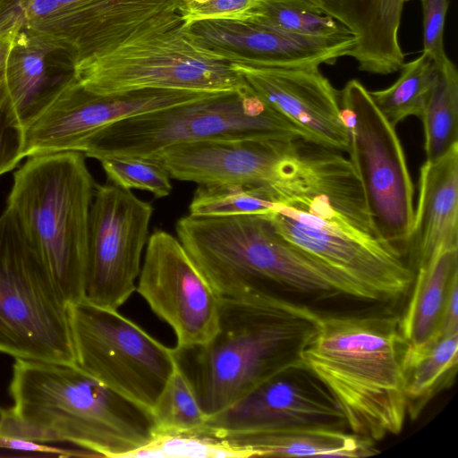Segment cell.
<instances>
[{
	"label": "cell",
	"mask_w": 458,
	"mask_h": 458,
	"mask_svg": "<svg viewBox=\"0 0 458 458\" xmlns=\"http://www.w3.org/2000/svg\"><path fill=\"white\" fill-rule=\"evenodd\" d=\"M0 352L75 364L67 302L7 207L0 216Z\"/></svg>",
	"instance_id": "obj_9"
},
{
	"label": "cell",
	"mask_w": 458,
	"mask_h": 458,
	"mask_svg": "<svg viewBox=\"0 0 458 458\" xmlns=\"http://www.w3.org/2000/svg\"><path fill=\"white\" fill-rule=\"evenodd\" d=\"M356 38L353 57L359 70L390 74L400 70L404 55L399 42L404 0H311Z\"/></svg>",
	"instance_id": "obj_21"
},
{
	"label": "cell",
	"mask_w": 458,
	"mask_h": 458,
	"mask_svg": "<svg viewBox=\"0 0 458 458\" xmlns=\"http://www.w3.org/2000/svg\"><path fill=\"white\" fill-rule=\"evenodd\" d=\"M98 161L108 180L122 188L147 191L157 198L166 197L172 191L167 170L153 159L115 156Z\"/></svg>",
	"instance_id": "obj_32"
},
{
	"label": "cell",
	"mask_w": 458,
	"mask_h": 458,
	"mask_svg": "<svg viewBox=\"0 0 458 458\" xmlns=\"http://www.w3.org/2000/svg\"><path fill=\"white\" fill-rule=\"evenodd\" d=\"M221 439L250 457H367L378 453L374 442L346 430L293 426L228 436Z\"/></svg>",
	"instance_id": "obj_23"
},
{
	"label": "cell",
	"mask_w": 458,
	"mask_h": 458,
	"mask_svg": "<svg viewBox=\"0 0 458 458\" xmlns=\"http://www.w3.org/2000/svg\"><path fill=\"white\" fill-rule=\"evenodd\" d=\"M244 449L197 433L157 435L125 458H249Z\"/></svg>",
	"instance_id": "obj_31"
},
{
	"label": "cell",
	"mask_w": 458,
	"mask_h": 458,
	"mask_svg": "<svg viewBox=\"0 0 458 458\" xmlns=\"http://www.w3.org/2000/svg\"><path fill=\"white\" fill-rule=\"evenodd\" d=\"M8 415V410H5L0 406V432L3 428V425L5 421V419Z\"/></svg>",
	"instance_id": "obj_39"
},
{
	"label": "cell",
	"mask_w": 458,
	"mask_h": 458,
	"mask_svg": "<svg viewBox=\"0 0 458 458\" xmlns=\"http://www.w3.org/2000/svg\"><path fill=\"white\" fill-rule=\"evenodd\" d=\"M11 413L29 440L67 442L95 457L125 458L154 437L152 413L75 364L15 359Z\"/></svg>",
	"instance_id": "obj_4"
},
{
	"label": "cell",
	"mask_w": 458,
	"mask_h": 458,
	"mask_svg": "<svg viewBox=\"0 0 458 458\" xmlns=\"http://www.w3.org/2000/svg\"><path fill=\"white\" fill-rule=\"evenodd\" d=\"M404 1L406 2V1H410V0H404Z\"/></svg>",
	"instance_id": "obj_40"
},
{
	"label": "cell",
	"mask_w": 458,
	"mask_h": 458,
	"mask_svg": "<svg viewBox=\"0 0 458 458\" xmlns=\"http://www.w3.org/2000/svg\"><path fill=\"white\" fill-rule=\"evenodd\" d=\"M274 205L269 186L218 182L199 184L189 210L191 216H228L266 214Z\"/></svg>",
	"instance_id": "obj_28"
},
{
	"label": "cell",
	"mask_w": 458,
	"mask_h": 458,
	"mask_svg": "<svg viewBox=\"0 0 458 458\" xmlns=\"http://www.w3.org/2000/svg\"><path fill=\"white\" fill-rule=\"evenodd\" d=\"M457 367L458 331L438 334L418 348L407 346L403 382L411 420H416L436 394L452 386Z\"/></svg>",
	"instance_id": "obj_25"
},
{
	"label": "cell",
	"mask_w": 458,
	"mask_h": 458,
	"mask_svg": "<svg viewBox=\"0 0 458 458\" xmlns=\"http://www.w3.org/2000/svg\"><path fill=\"white\" fill-rule=\"evenodd\" d=\"M253 20L284 31L310 37L327 38L352 33L311 0H260Z\"/></svg>",
	"instance_id": "obj_29"
},
{
	"label": "cell",
	"mask_w": 458,
	"mask_h": 458,
	"mask_svg": "<svg viewBox=\"0 0 458 458\" xmlns=\"http://www.w3.org/2000/svg\"><path fill=\"white\" fill-rule=\"evenodd\" d=\"M21 29V25L0 24V83L4 80L7 55L15 34Z\"/></svg>",
	"instance_id": "obj_37"
},
{
	"label": "cell",
	"mask_w": 458,
	"mask_h": 458,
	"mask_svg": "<svg viewBox=\"0 0 458 458\" xmlns=\"http://www.w3.org/2000/svg\"><path fill=\"white\" fill-rule=\"evenodd\" d=\"M339 103L349 159L362 182L377 228L386 241L407 252L414 188L395 127L358 80L349 81L339 91Z\"/></svg>",
	"instance_id": "obj_11"
},
{
	"label": "cell",
	"mask_w": 458,
	"mask_h": 458,
	"mask_svg": "<svg viewBox=\"0 0 458 458\" xmlns=\"http://www.w3.org/2000/svg\"><path fill=\"white\" fill-rule=\"evenodd\" d=\"M19 0H0V23L18 9Z\"/></svg>",
	"instance_id": "obj_38"
},
{
	"label": "cell",
	"mask_w": 458,
	"mask_h": 458,
	"mask_svg": "<svg viewBox=\"0 0 458 458\" xmlns=\"http://www.w3.org/2000/svg\"><path fill=\"white\" fill-rule=\"evenodd\" d=\"M400 70L399 78L390 87L369 91L377 107L394 127L409 116L423 119L437 76L435 61L424 52L403 63Z\"/></svg>",
	"instance_id": "obj_26"
},
{
	"label": "cell",
	"mask_w": 458,
	"mask_h": 458,
	"mask_svg": "<svg viewBox=\"0 0 458 458\" xmlns=\"http://www.w3.org/2000/svg\"><path fill=\"white\" fill-rule=\"evenodd\" d=\"M151 413L155 436L199 433L208 419L190 381L178 367L166 383Z\"/></svg>",
	"instance_id": "obj_30"
},
{
	"label": "cell",
	"mask_w": 458,
	"mask_h": 458,
	"mask_svg": "<svg viewBox=\"0 0 458 458\" xmlns=\"http://www.w3.org/2000/svg\"><path fill=\"white\" fill-rule=\"evenodd\" d=\"M232 65L262 99L303 132L306 140L347 152L348 135L339 91L318 67Z\"/></svg>",
	"instance_id": "obj_18"
},
{
	"label": "cell",
	"mask_w": 458,
	"mask_h": 458,
	"mask_svg": "<svg viewBox=\"0 0 458 458\" xmlns=\"http://www.w3.org/2000/svg\"><path fill=\"white\" fill-rule=\"evenodd\" d=\"M421 123L426 160L440 157L458 143V72L449 58L437 64V76Z\"/></svg>",
	"instance_id": "obj_27"
},
{
	"label": "cell",
	"mask_w": 458,
	"mask_h": 458,
	"mask_svg": "<svg viewBox=\"0 0 458 458\" xmlns=\"http://www.w3.org/2000/svg\"><path fill=\"white\" fill-rule=\"evenodd\" d=\"M175 231L219 298L254 301L293 291L319 299L373 300L363 286L287 242L264 214H189L176 222Z\"/></svg>",
	"instance_id": "obj_2"
},
{
	"label": "cell",
	"mask_w": 458,
	"mask_h": 458,
	"mask_svg": "<svg viewBox=\"0 0 458 458\" xmlns=\"http://www.w3.org/2000/svg\"><path fill=\"white\" fill-rule=\"evenodd\" d=\"M417 208L407 251L417 266L439 251L458 249V143L421 165Z\"/></svg>",
	"instance_id": "obj_20"
},
{
	"label": "cell",
	"mask_w": 458,
	"mask_h": 458,
	"mask_svg": "<svg viewBox=\"0 0 458 458\" xmlns=\"http://www.w3.org/2000/svg\"><path fill=\"white\" fill-rule=\"evenodd\" d=\"M246 139L305 140V136L247 82L238 90L115 122L93 135L81 153L97 160L115 156L148 158L181 143Z\"/></svg>",
	"instance_id": "obj_7"
},
{
	"label": "cell",
	"mask_w": 458,
	"mask_h": 458,
	"mask_svg": "<svg viewBox=\"0 0 458 458\" xmlns=\"http://www.w3.org/2000/svg\"><path fill=\"white\" fill-rule=\"evenodd\" d=\"M136 291L173 329L176 348L200 345L215 335L220 298L171 233L157 229L148 237Z\"/></svg>",
	"instance_id": "obj_15"
},
{
	"label": "cell",
	"mask_w": 458,
	"mask_h": 458,
	"mask_svg": "<svg viewBox=\"0 0 458 458\" xmlns=\"http://www.w3.org/2000/svg\"><path fill=\"white\" fill-rule=\"evenodd\" d=\"M287 242L367 289L377 301L411 287L404 253L379 233L360 180L347 172L314 174L275 191L264 214Z\"/></svg>",
	"instance_id": "obj_1"
},
{
	"label": "cell",
	"mask_w": 458,
	"mask_h": 458,
	"mask_svg": "<svg viewBox=\"0 0 458 458\" xmlns=\"http://www.w3.org/2000/svg\"><path fill=\"white\" fill-rule=\"evenodd\" d=\"M413 271L412 290L400 327L407 346L418 348L437 334L449 291L458 281V249L443 250Z\"/></svg>",
	"instance_id": "obj_24"
},
{
	"label": "cell",
	"mask_w": 458,
	"mask_h": 458,
	"mask_svg": "<svg viewBox=\"0 0 458 458\" xmlns=\"http://www.w3.org/2000/svg\"><path fill=\"white\" fill-rule=\"evenodd\" d=\"M423 8V52L440 64L448 57L444 47V29L449 0H420Z\"/></svg>",
	"instance_id": "obj_35"
},
{
	"label": "cell",
	"mask_w": 458,
	"mask_h": 458,
	"mask_svg": "<svg viewBox=\"0 0 458 458\" xmlns=\"http://www.w3.org/2000/svg\"><path fill=\"white\" fill-rule=\"evenodd\" d=\"M406 348L399 316H321L301 359L334 395L351 432L376 442L405 423Z\"/></svg>",
	"instance_id": "obj_5"
},
{
	"label": "cell",
	"mask_w": 458,
	"mask_h": 458,
	"mask_svg": "<svg viewBox=\"0 0 458 458\" xmlns=\"http://www.w3.org/2000/svg\"><path fill=\"white\" fill-rule=\"evenodd\" d=\"M0 448L43 454H53L59 457H95V455L89 451L63 449L47 445L41 442L18 438H0Z\"/></svg>",
	"instance_id": "obj_36"
},
{
	"label": "cell",
	"mask_w": 458,
	"mask_h": 458,
	"mask_svg": "<svg viewBox=\"0 0 458 458\" xmlns=\"http://www.w3.org/2000/svg\"><path fill=\"white\" fill-rule=\"evenodd\" d=\"M214 93L140 89L98 94L72 74L24 131V158L65 151L81 152L101 129L131 116L198 100Z\"/></svg>",
	"instance_id": "obj_14"
},
{
	"label": "cell",
	"mask_w": 458,
	"mask_h": 458,
	"mask_svg": "<svg viewBox=\"0 0 458 458\" xmlns=\"http://www.w3.org/2000/svg\"><path fill=\"white\" fill-rule=\"evenodd\" d=\"M75 365L152 411L177 363L174 348L118 312L84 300L67 304Z\"/></svg>",
	"instance_id": "obj_10"
},
{
	"label": "cell",
	"mask_w": 458,
	"mask_h": 458,
	"mask_svg": "<svg viewBox=\"0 0 458 458\" xmlns=\"http://www.w3.org/2000/svg\"><path fill=\"white\" fill-rule=\"evenodd\" d=\"M194 41L231 64L260 68H308L333 64L350 55L352 33L310 37L284 31L255 20H206L185 27Z\"/></svg>",
	"instance_id": "obj_17"
},
{
	"label": "cell",
	"mask_w": 458,
	"mask_h": 458,
	"mask_svg": "<svg viewBox=\"0 0 458 458\" xmlns=\"http://www.w3.org/2000/svg\"><path fill=\"white\" fill-rule=\"evenodd\" d=\"M293 426L348 428L334 395L303 361L284 369L208 417L197 434L223 438Z\"/></svg>",
	"instance_id": "obj_16"
},
{
	"label": "cell",
	"mask_w": 458,
	"mask_h": 458,
	"mask_svg": "<svg viewBox=\"0 0 458 458\" xmlns=\"http://www.w3.org/2000/svg\"><path fill=\"white\" fill-rule=\"evenodd\" d=\"M260 0H178L177 13L183 26L206 20H253Z\"/></svg>",
	"instance_id": "obj_33"
},
{
	"label": "cell",
	"mask_w": 458,
	"mask_h": 458,
	"mask_svg": "<svg viewBox=\"0 0 458 458\" xmlns=\"http://www.w3.org/2000/svg\"><path fill=\"white\" fill-rule=\"evenodd\" d=\"M94 191L85 155L65 151L27 157L7 199L67 304L83 298Z\"/></svg>",
	"instance_id": "obj_6"
},
{
	"label": "cell",
	"mask_w": 458,
	"mask_h": 458,
	"mask_svg": "<svg viewBox=\"0 0 458 458\" xmlns=\"http://www.w3.org/2000/svg\"><path fill=\"white\" fill-rule=\"evenodd\" d=\"M291 140L194 141L170 146L148 158L161 164L171 178L180 181L272 186Z\"/></svg>",
	"instance_id": "obj_19"
},
{
	"label": "cell",
	"mask_w": 458,
	"mask_h": 458,
	"mask_svg": "<svg viewBox=\"0 0 458 458\" xmlns=\"http://www.w3.org/2000/svg\"><path fill=\"white\" fill-rule=\"evenodd\" d=\"M80 84L95 93L174 89L218 93L247 85L232 64L198 45L182 21L132 38L72 66Z\"/></svg>",
	"instance_id": "obj_8"
},
{
	"label": "cell",
	"mask_w": 458,
	"mask_h": 458,
	"mask_svg": "<svg viewBox=\"0 0 458 458\" xmlns=\"http://www.w3.org/2000/svg\"><path fill=\"white\" fill-rule=\"evenodd\" d=\"M24 130L17 121L0 83V176L24 158Z\"/></svg>",
	"instance_id": "obj_34"
},
{
	"label": "cell",
	"mask_w": 458,
	"mask_h": 458,
	"mask_svg": "<svg viewBox=\"0 0 458 458\" xmlns=\"http://www.w3.org/2000/svg\"><path fill=\"white\" fill-rule=\"evenodd\" d=\"M152 214L131 190L95 186L82 300L118 310L136 291Z\"/></svg>",
	"instance_id": "obj_13"
},
{
	"label": "cell",
	"mask_w": 458,
	"mask_h": 458,
	"mask_svg": "<svg viewBox=\"0 0 458 458\" xmlns=\"http://www.w3.org/2000/svg\"><path fill=\"white\" fill-rule=\"evenodd\" d=\"M321 316L282 296L240 301L220 298L219 321L206 343L174 348L208 418L284 369L301 354Z\"/></svg>",
	"instance_id": "obj_3"
},
{
	"label": "cell",
	"mask_w": 458,
	"mask_h": 458,
	"mask_svg": "<svg viewBox=\"0 0 458 458\" xmlns=\"http://www.w3.org/2000/svg\"><path fill=\"white\" fill-rule=\"evenodd\" d=\"M52 54V48L22 29L11 44L4 73V89L24 131L73 74L72 72L52 73L48 62Z\"/></svg>",
	"instance_id": "obj_22"
},
{
	"label": "cell",
	"mask_w": 458,
	"mask_h": 458,
	"mask_svg": "<svg viewBox=\"0 0 458 458\" xmlns=\"http://www.w3.org/2000/svg\"><path fill=\"white\" fill-rule=\"evenodd\" d=\"M178 0H19L22 30L72 67L153 29L182 21Z\"/></svg>",
	"instance_id": "obj_12"
}]
</instances>
